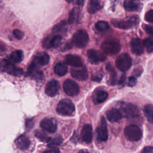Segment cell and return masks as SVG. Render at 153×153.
Segmentation results:
<instances>
[{
    "label": "cell",
    "mask_w": 153,
    "mask_h": 153,
    "mask_svg": "<svg viewBox=\"0 0 153 153\" xmlns=\"http://www.w3.org/2000/svg\"><path fill=\"white\" fill-rule=\"evenodd\" d=\"M142 4L137 0H124V7L127 11H136L141 8Z\"/></svg>",
    "instance_id": "cell-22"
},
{
    "label": "cell",
    "mask_w": 153,
    "mask_h": 153,
    "mask_svg": "<svg viewBox=\"0 0 153 153\" xmlns=\"http://www.w3.org/2000/svg\"><path fill=\"white\" fill-rule=\"evenodd\" d=\"M26 76H31L35 79H42L43 72L39 69L38 66L32 62L27 69Z\"/></svg>",
    "instance_id": "cell-14"
},
{
    "label": "cell",
    "mask_w": 153,
    "mask_h": 153,
    "mask_svg": "<svg viewBox=\"0 0 153 153\" xmlns=\"http://www.w3.org/2000/svg\"><path fill=\"white\" fill-rule=\"evenodd\" d=\"M50 60V57L45 53H38L35 57L33 62L38 66H45L47 65Z\"/></svg>",
    "instance_id": "cell-23"
},
{
    "label": "cell",
    "mask_w": 153,
    "mask_h": 153,
    "mask_svg": "<svg viewBox=\"0 0 153 153\" xmlns=\"http://www.w3.org/2000/svg\"><path fill=\"white\" fill-rule=\"evenodd\" d=\"M96 29L100 32H105L109 29V25L106 22L99 21L95 25Z\"/></svg>",
    "instance_id": "cell-30"
},
{
    "label": "cell",
    "mask_w": 153,
    "mask_h": 153,
    "mask_svg": "<svg viewBox=\"0 0 153 153\" xmlns=\"http://www.w3.org/2000/svg\"><path fill=\"white\" fill-rule=\"evenodd\" d=\"M106 116L107 119L111 122H117L122 117V114L120 111L116 108H112L108 111Z\"/></svg>",
    "instance_id": "cell-24"
},
{
    "label": "cell",
    "mask_w": 153,
    "mask_h": 153,
    "mask_svg": "<svg viewBox=\"0 0 153 153\" xmlns=\"http://www.w3.org/2000/svg\"><path fill=\"white\" fill-rule=\"evenodd\" d=\"M87 54L88 60L93 64L102 62L106 59V56L104 53L96 50L90 49L87 51Z\"/></svg>",
    "instance_id": "cell-11"
},
{
    "label": "cell",
    "mask_w": 153,
    "mask_h": 153,
    "mask_svg": "<svg viewBox=\"0 0 153 153\" xmlns=\"http://www.w3.org/2000/svg\"><path fill=\"white\" fill-rule=\"evenodd\" d=\"M139 22V18L137 16H134L130 17L127 20H112V25L117 28L122 29H128L134 26Z\"/></svg>",
    "instance_id": "cell-6"
},
{
    "label": "cell",
    "mask_w": 153,
    "mask_h": 153,
    "mask_svg": "<svg viewBox=\"0 0 153 153\" xmlns=\"http://www.w3.org/2000/svg\"><path fill=\"white\" fill-rule=\"evenodd\" d=\"M42 153H60V152L58 149L55 148H51L45 150Z\"/></svg>",
    "instance_id": "cell-41"
},
{
    "label": "cell",
    "mask_w": 153,
    "mask_h": 153,
    "mask_svg": "<svg viewBox=\"0 0 153 153\" xmlns=\"http://www.w3.org/2000/svg\"><path fill=\"white\" fill-rule=\"evenodd\" d=\"M76 4H77L79 5H82L84 3L85 0H76Z\"/></svg>",
    "instance_id": "cell-42"
},
{
    "label": "cell",
    "mask_w": 153,
    "mask_h": 153,
    "mask_svg": "<svg viewBox=\"0 0 153 153\" xmlns=\"http://www.w3.org/2000/svg\"><path fill=\"white\" fill-rule=\"evenodd\" d=\"M0 71L17 76H20L23 74L22 68L15 66L12 62L7 60H4L0 63Z\"/></svg>",
    "instance_id": "cell-5"
},
{
    "label": "cell",
    "mask_w": 153,
    "mask_h": 153,
    "mask_svg": "<svg viewBox=\"0 0 153 153\" xmlns=\"http://www.w3.org/2000/svg\"><path fill=\"white\" fill-rule=\"evenodd\" d=\"M132 60L127 53H122L118 56L115 60V65L118 69L126 72L131 67Z\"/></svg>",
    "instance_id": "cell-7"
},
{
    "label": "cell",
    "mask_w": 153,
    "mask_h": 153,
    "mask_svg": "<svg viewBox=\"0 0 153 153\" xmlns=\"http://www.w3.org/2000/svg\"><path fill=\"white\" fill-rule=\"evenodd\" d=\"M13 35L16 39H22L24 36V33L22 30L18 29H16L13 30Z\"/></svg>",
    "instance_id": "cell-36"
},
{
    "label": "cell",
    "mask_w": 153,
    "mask_h": 153,
    "mask_svg": "<svg viewBox=\"0 0 153 153\" xmlns=\"http://www.w3.org/2000/svg\"><path fill=\"white\" fill-rule=\"evenodd\" d=\"M81 137L82 140L86 143H90L93 139V128L90 124H85L81 131Z\"/></svg>",
    "instance_id": "cell-16"
},
{
    "label": "cell",
    "mask_w": 153,
    "mask_h": 153,
    "mask_svg": "<svg viewBox=\"0 0 153 153\" xmlns=\"http://www.w3.org/2000/svg\"><path fill=\"white\" fill-rule=\"evenodd\" d=\"M3 50H4V47H3V46L0 45V52L3 51Z\"/></svg>",
    "instance_id": "cell-45"
},
{
    "label": "cell",
    "mask_w": 153,
    "mask_h": 153,
    "mask_svg": "<svg viewBox=\"0 0 153 153\" xmlns=\"http://www.w3.org/2000/svg\"><path fill=\"white\" fill-rule=\"evenodd\" d=\"M33 126V121L32 118H29L26 120V128L27 130H29L32 128Z\"/></svg>",
    "instance_id": "cell-38"
},
{
    "label": "cell",
    "mask_w": 153,
    "mask_h": 153,
    "mask_svg": "<svg viewBox=\"0 0 153 153\" xmlns=\"http://www.w3.org/2000/svg\"><path fill=\"white\" fill-rule=\"evenodd\" d=\"M143 46L146 48L148 53L153 52V39L149 38H146L143 41Z\"/></svg>",
    "instance_id": "cell-29"
},
{
    "label": "cell",
    "mask_w": 153,
    "mask_h": 153,
    "mask_svg": "<svg viewBox=\"0 0 153 153\" xmlns=\"http://www.w3.org/2000/svg\"><path fill=\"white\" fill-rule=\"evenodd\" d=\"M143 112L146 120L153 124V105L151 104L146 105L143 108Z\"/></svg>",
    "instance_id": "cell-27"
},
{
    "label": "cell",
    "mask_w": 153,
    "mask_h": 153,
    "mask_svg": "<svg viewBox=\"0 0 153 153\" xmlns=\"http://www.w3.org/2000/svg\"><path fill=\"white\" fill-rule=\"evenodd\" d=\"M145 19L146 22L153 23V10H150L146 13Z\"/></svg>",
    "instance_id": "cell-35"
},
{
    "label": "cell",
    "mask_w": 153,
    "mask_h": 153,
    "mask_svg": "<svg viewBox=\"0 0 153 153\" xmlns=\"http://www.w3.org/2000/svg\"><path fill=\"white\" fill-rule=\"evenodd\" d=\"M62 38L60 35H56L53 36H48L45 38L42 42V45L44 48H51L52 47L56 48L61 43Z\"/></svg>",
    "instance_id": "cell-12"
},
{
    "label": "cell",
    "mask_w": 153,
    "mask_h": 153,
    "mask_svg": "<svg viewBox=\"0 0 153 153\" xmlns=\"http://www.w3.org/2000/svg\"><path fill=\"white\" fill-rule=\"evenodd\" d=\"M96 135L97 140L99 142L106 141L108 137L107 125L104 117H102L100 125L96 128Z\"/></svg>",
    "instance_id": "cell-10"
},
{
    "label": "cell",
    "mask_w": 153,
    "mask_h": 153,
    "mask_svg": "<svg viewBox=\"0 0 153 153\" xmlns=\"http://www.w3.org/2000/svg\"><path fill=\"white\" fill-rule=\"evenodd\" d=\"M66 25V22L65 21H62L60 23H59L58 24H57L54 27H53V31L54 32H59Z\"/></svg>",
    "instance_id": "cell-37"
},
{
    "label": "cell",
    "mask_w": 153,
    "mask_h": 153,
    "mask_svg": "<svg viewBox=\"0 0 153 153\" xmlns=\"http://www.w3.org/2000/svg\"><path fill=\"white\" fill-rule=\"evenodd\" d=\"M136 82H137V80H136V78L134 76H130L128 79L127 85L130 87H133L136 85Z\"/></svg>",
    "instance_id": "cell-39"
},
{
    "label": "cell",
    "mask_w": 153,
    "mask_h": 153,
    "mask_svg": "<svg viewBox=\"0 0 153 153\" xmlns=\"http://www.w3.org/2000/svg\"><path fill=\"white\" fill-rule=\"evenodd\" d=\"M68 3H72V2H74L75 0H66Z\"/></svg>",
    "instance_id": "cell-44"
},
{
    "label": "cell",
    "mask_w": 153,
    "mask_h": 153,
    "mask_svg": "<svg viewBox=\"0 0 153 153\" xmlns=\"http://www.w3.org/2000/svg\"><path fill=\"white\" fill-rule=\"evenodd\" d=\"M71 74L73 78L80 81H85L88 78V71L85 66L72 68L71 69Z\"/></svg>",
    "instance_id": "cell-13"
},
{
    "label": "cell",
    "mask_w": 153,
    "mask_h": 153,
    "mask_svg": "<svg viewBox=\"0 0 153 153\" xmlns=\"http://www.w3.org/2000/svg\"><path fill=\"white\" fill-rule=\"evenodd\" d=\"M108 96V93L105 90L102 88H97L93 92V100L95 104H99L105 101Z\"/></svg>",
    "instance_id": "cell-19"
},
{
    "label": "cell",
    "mask_w": 153,
    "mask_h": 153,
    "mask_svg": "<svg viewBox=\"0 0 153 153\" xmlns=\"http://www.w3.org/2000/svg\"><path fill=\"white\" fill-rule=\"evenodd\" d=\"M121 112L122 115L129 118L137 117L139 115L137 107L130 103H123L121 105Z\"/></svg>",
    "instance_id": "cell-8"
},
{
    "label": "cell",
    "mask_w": 153,
    "mask_h": 153,
    "mask_svg": "<svg viewBox=\"0 0 153 153\" xmlns=\"http://www.w3.org/2000/svg\"><path fill=\"white\" fill-rule=\"evenodd\" d=\"M130 45L131 51L133 54L139 56L143 53V42L139 38H133Z\"/></svg>",
    "instance_id": "cell-18"
},
{
    "label": "cell",
    "mask_w": 153,
    "mask_h": 153,
    "mask_svg": "<svg viewBox=\"0 0 153 153\" xmlns=\"http://www.w3.org/2000/svg\"><path fill=\"white\" fill-rule=\"evenodd\" d=\"M35 136L36 138L40 140L42 142H48L50 137H48V136L42 131H36Z\"/></svg>",
    "instance_id": "cell-32"
},
{
    "label": "cell",
    "mask_w": 153,
    "mask_h": 153,
    "mask_svg": "<svg viewBox=\"0 0 153 153\" xmlns=\"http://www.w3.org/2000/svg\"><path fill=\"white\" fill-rule=\"evenodd\" d=\"M101 48L103 52L109 56H113L120 52L121 45L119 41L114 38H110L103 42Z\"/></svg>",
    "instance_id": "cell-1"
},
{
    "label": "cell",
    "mask_w": 153,
    "mask_h": 153,
    "mask_svg": "<svg viewBox=\"0 0 153 153\" xmlns=\"http://www.w3.org/2000/svg\"><path fill=\"white\" fill-rule=\"evenodd\" d=\"M89 41L88 35L86 31L82 29L77 30L72 38V42L73 44L78 48L85 47Z\"/></svg>",
    "instance_id": "cell-3"
},
{
    "label": "cell",
    "mask_w": 153,
    "mask_h": 153,
    "mask_svg": "<svg viewBox=\"0 0 153 153\" xmlns=\"http://www.w3.org/2000/svg\"><path fill=\"white\" fill-rule=\"evenodd\" d=\"M102 6L99 0H89L88 4V11L90 14H94L100 10Z\"/></svg>",
    "instance_id": "cell-25"
},
{
    "label": "cell",
    "mask_w": 153,
    "mask_h": 153,
    "mask_svg": "<svg viewBox=\"0 0 153 153\" xmlns=\"http://www.w3.org/2000/svg\"><path fill=\"white\" fill-rule=\"evenodd\" d=\"M40 126L44 131L50 133H54L57 127L56 120L52 118H44L41 121Z\"/></svg>",
    "instance_id": "cell-15"
},
{
    "label": "cell",
    "mask_w": 153,
    "mask_h": 153,
    "mask_svg": "<svg viewBox=\"0 0 153 153\" xmlns=\"http://www.w3.org/2000/svg\"><path fill=\"white\" fill-rule=\"evenodd\" d=\"M141 153H153V147L150 146H145L142 149Z\"/></svg>",
    "instance_id": "cell-40"
},
{
    "label": "cell",
    "mask_w": 153,
    "mask_h": 153,
    "mask_svg": "<svg viewBox=\"0 0 153 153\" xmlns=\"http://www.w3.org/2000/svg\"><path fill=\"white\" fill-rule=\"evenodd\" d=\"M78 153H90V152H88V151H85V150H81V151H80Z\"/></svg>",
    "instance_id": "cell-43"
},
{
    "label": "cell",
    "mask_w": 153,
    "mask_h": 153,
    "mask_svg": "<svg viewBox=\"0 0 153 153\" xmlns=\"http://www.w3.org/2000/svg\"><path fill=\"white\" fill-rule=\"evenodd\" d=\"M59 89L60 85L59 82L55 79H52L47 84L45 92L48 96L53 97L57 94Z\"/></svg>",
    "instance_id": "cell-17"
},
{
    "label": "cell",
    "mask_w": 153,
    "mask_h": 153,
    "mask_svg": "<svg viewBox=\"0 0 153 153\" xmlns=\"http://www.w3.org/2000/svg\"><path fill=\"white\" fill-rule=\"evenodd\" d=\"M23 59V53L22 50H16L12 53L10 57V61L13 63H18Z\"/></svg>",
    "instance_id": "cell-28"
},
{
    "label": "cell",
    "mask_w": 153,
    "mask_h": 153,
    "mask_svg": "<svg viewBox=\"0 0 153 153\" xmlns=\"http://www.w3.org/2000/svg\"><path fill=\"white\" fill-rule=\"evenodd\" d=\"M56 111L63 116H72L75 113V105L69 99L61 100L57 104Z\"/></svg>",
    "instance_id": "cell-2"
},
{
    "label": "cell",
    "mask_w": 153,
    "mask_h": 153,
    "mask_svg": "<svg viewBox=\"0 0 153 153\" xmlns=\"http://www.w3.org/2000/svg\"><path fill=\"white\" fill-rule=\"evenodd\" d=\"M64 91L70 96L77 95L79 92V87L78 84L72 79H67L63 84Z\"/></svg>",
    "instance_id": "cell-9"
},
{
    "label": "cell",
    "mask_w": 153,
    "mask_h": 153,
    "mask_svg": "<svg viewBox=\"0 0 153 153\" xmlns=\"http://www.w3.org/2000/svg\"><path fill=\"white\" fill-rule=\"evenodd\" d=\"M62 142V138L60 136H57L54 138H50L49 140L47 142L48 145L50 146H54L59 145Z\"/></svg>",
    "instance_id": "cell-31"
},
{
    "label": "cell",
    "mask_w": 153,
    "mask_h": 153,
    "mask_svg": "<svg viewBox=\"0 0 153 153\" xmlns=\"http://www.w3.org/2000/svg\"><path fill=\"white\" fill-rule=\"evenodd\" d=\"M76 17H77V14H76V11L75 8H73L69 13V23L72 24L74 22H75V20H76Z\"/></svg>",
    "instance_id": "cell-33"
},
{
    "label": "cell",
    "mask_w": 153,
    "mask_h": 153,
    "mask_svg": "<svg viewBox=\"0 0 153 153\" xmlns=\"http://www.w3.org/2000/svg\"><path fill=\"white\" fill-rule=\"evenodd\" d=\"M66 63L74 68L81 67L82 66V62L80 57L75 54H68L65 57Z\"/></svg>",
    "instance_id": "cell-20"
},
{
    "label": "cell",
    "mask_w": 153,
    "mask_h": 153,
    "mask_svg": "<svg viewBox=\"0 0 153 153\" xmlns=\"http://www.w3.org/2000/svg\"><path fill=\"white\" fill-rule=\"evenodd\" d=\"M67 71H68V68L66 65L62 62L57 63L55 65L54 68V71L55 74L59 76H64L66 74Z\"/></svg>",
    "instance_id": "cell-26"
},
{
    "label": "cell",
    "mask_w": 153,
    "mask_h": 153,
    "mask_svg": "<svg viewBox=\"0 0 153 153\" xmlns=\"http://www.w3.org/2000/svg\"><path fill=\"white\" fill-rule=\"evenodd\" d=\"M144 30L152 38H153V25H143Z\"/></svg>",
    "instance_id": "cell-34"
},
{
    "label": "cell",
    "mask_w": 153,
    "mask_h": 153,
    "mask_svg": "<svg viewBox=\"0 0 153 153\" xmlns=\"http://www.w3.org/2000/svg\"><path fill=\"white\" fill-rule=\"evenodd\" d=\"M124 133L126 137L130 141H138L142 137V130L137 126L134 124H130L126 126Z\"/></svg>",
    "instance_id": "cell-4"
},
{
    "label": "cell",
    "mask_w": 153,
    "mask_h": 153,
    "mask_svg": "<svg viewBox=\"0 0 153 153\" xmlns=\"http://www.w3.org/2000/svg\"><path fill=\"white\" fill-rule=\"evenodd\" d=\"M15 143L19 149L24 151L29 148L30 145V140L26 135L22 134L17 138Z\"/></svg>",
    "instance_id": "cell-21"
}]
</instances>
